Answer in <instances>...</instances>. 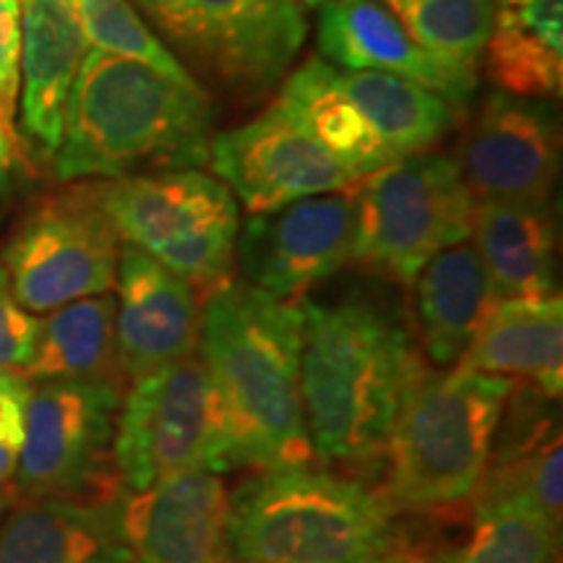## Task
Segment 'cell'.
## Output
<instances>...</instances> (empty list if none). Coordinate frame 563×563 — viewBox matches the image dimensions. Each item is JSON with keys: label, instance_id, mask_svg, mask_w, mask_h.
Listing matches in <instances>:
<instances>
[{"label": "cell", "instance_id": "1", "mask_svg": "<svg viewBox=\"0 0 563 563\" xmlns=\"http://www.w3.org/2000/svg\"><path fill=\"white\" fill-rule=\"evenodd\" d=\"M402 313L355 290L302 298L300 397L316 456L342 467L382 462L394 420L426 368Z\"/></svg>", "mask_w": 563, "mask_h": 563}, {"label": "cell", "instance_id": "2", "mask_svg": "<svg viewBox=\"0 0 563 563\" xmlns=\"http://www.w3.org/2000/svg\"><path fill=\"white\" fill-rule=\"evenodd\" d=\"M300 350L302 298L279 300L230 279L203 300L199 355L220 402L230 470L313 462Z\"/></svg>", "mask_w": 563, "mask_h": 563}, {"label": "cell", "instance_id": "3", "mask_svg": "<svg viewBox=\"0 0 563 563\" xmlns=\"http://www.w3.org/2000/svg\"><path fill=\"white\" fill-rule=\"evenodd\" d=\"M211 121L201 84H175L144 63L91 47L68 91L55 178L118 180L209 165Z\"/></svg>", "mask_w": 563, "mask_h": 563}, {"label": "cell", "instance_id": "4", "mask_svg": "<svg viewBox=\"0 0 563 563\" xmlns=\"http://www.w3.org/2000/svg\"><path fill=\"white\" fill-rule=\"evenodd\" d=\"M407 540L384 493L311 462L232 490V563H386Z\"/></svg>", "mask_w": 563, "mask_h": 563}, {"label": "cell", "instance_id": "5", "mask_svg": "<svg viewBox=\"0 0 563 563\" xmlns=\"http://www.w3.org/2000/svg\"><path fill=\"white\" fill-rule=\"evenodd\" d=\"M514 382L454 365L418 373L386 443L384 498L397 514L470 517Z\"/></svg>", "mask_w": 563, "mask_h": 563}, {"label": "cell", "instance_id": "6", "mask_svg": "<svg viewBox=\"0 0 563 563\" xmlns=\"http://www.w3.org/2000/svg\"><path fill=\"white\" fill-rule=\"evenodd\" d=\"M100 201L118 238L186 279L203 295L235 272L241 209L220 178L159 170L100 183Z\"/></svg>", "mask_w": 563, "mask_h": 563}, {"label": "cell", "instance_id": "7", "mask_svg": "<svg viewBox=\"0 0 563 563\" xmlns=\"http://www.w3.org/2000/svg\"><path fill=\"white\" fill-rule=\"evenodd\" d=\"M188 70L243 102L285 81L308 34L300 0H129Z\"/></svg>", "mask_w": 563, "mask_h": 563}, {"label": "cell", "instance_id": "8", "mask_svg": "<svg viewBox=\"0 0 563 563\" xmlns=\"http://www.w3.org/2000/svg\"><path fill=\"white\" fill-rule=\"evenodd\" d=\"M475 196L443 154H412L355 186L352 264L410 287L435 253L470 241Z\"/></svg>", "mask_w": 563, "mask_h": 563}, {"label": "cell", "instance_id": "9", "mask_svg": "<svg viewBox=\"0 0 563 563\" xmlns=\"http://www.w3.org/2000/svg\"><path fill=\"white\" fill-rule=\"evenodd\" d=\"M112 464L125 490L196 470L230 473L220 402L199 352L125 386Z\"/></svg>", "mask_w": 563, "mask_h": 563}, {"label": "cell", "instance_id": "10", "mask_svg": "<svg viewBox=\"0 0 563 563\" xmlns=\"http://www.w3.org/2000/svg\"><path fill=\"white\" fill-rule=\"evenodd\" d=\"M123 391L102 382L32 384L24 446L11 481L16 498L121 496L112 441Z\"/></svg>", "mask_w": 563, "mask_h": 563}, {"label": "cell", "instance_id": "11", "mask_svg": "<svg viewBox=\"0 0 563 563\" xmlns=\"http://www.w3.org/2000/svg\"><path fill=\"white\" fill-rule=\"evenodd\" d=\"M121 238L104 214L100 183H84L37 203L3 249L13 298L30 313L115 287Z\"/></svg>", "mask_w": 563, "mask_h": 563}, {"label": "cell", "instance_id": "12", "mask_svg": "<svg viewBox=\"0 0 563 563\" xmlns=\"http://www.w3.org/2000/svg\"><path fill=\"white\" fill-rule=\"evenodd\" d=\"M355 186L258 211L238 232L243 282L279 300H300L352 264Z\"/></svg>", "mask_w": 563, "mask_h": 563}, {"label": "cell", "instance_id": "13", "mask_svg": "<svg viewBox=\"0 0 563 563\" xmlns=\"http://www.w3.org/2000/svg\"><path fill=\"white\" fill-rule=\"evenodd\" d=\"M209 165L251 214L357 183L274 104L251 123L211 136Z\"/></svg>", "mask_w": 563, "mask_h": 563}, {"label": "cell", "instance_id": "14", "mask_svg": "<svg viewBox=\"0 0 563 563\" xmlns=\"http://www.w3.org/2000/svg\"><path fill=\"white\" fill-rule=\"evenodd\" d=\"M454 162L475 201L551 203L561 162L559 121L545 102L493 91Z\"/></svg>", "mask_w": 563, "mask_h": 563}, {"label": "cell", "instance_id": "15", "mask_svg": "<svg viewBox=\"0 0 563 563\" xmlns=\"http://www.w3.org/2000/svg\"><path fill=\"white\" fill-rule=\"evenodd\" d=\"M232 490L220 473H183L125 490L121 522L133 563H232Z\"/></svg>", "mask_w": 563, "mask_h": 563}, {"label": "cell", "instance_id": "16", "mask_svg": "<svg viewBox=\"0 0 563 563\" xmlns=\"http://www.w3.org/2000/svg\"><path fill=\"white\" fill-rule=\"evenodd\" d=\"M545 394L514 384L498 422L470 517L498 509H532L561 525V420Z\"/></svg>", "mask_w": 563, "mask_h": 563}, {"label": "cell", "instance_id": "17", "mask_svg": "<svg viewBox=\"0 0 563 563\" xmlns=\"http://www.w3.org/2000/svg\"><path fill=\"white\" fill-rule=\"evenodd\" d=\"M316 40L332 66L399 76L452 108H464L477 89V66L420 47L378 0H323Z\"/></svg>", "mask_w": 563, "mask_h": 563}, {"label": "cell", "instance_id": "18", "mask_svg": "<svg viewBox=\"0 0 563 563\" xmlns=\"http://www.w3.org/2000/svg\"><path fill=\"white\" fill-rule=\"evenodd\" d=\"M196 290L144 251L125 245L115 274V342L125 382L199 352Z\"/></svg>", "mask_w": 563, "mask_h": 563}, {"label": "cell", "instance_id": "19", "mask_svg": "<svg viewBox=\"0 0 563 563\" xmlns=\"http://www.w3.org/2000/svg\"><path fill=\"white\" fill-rule=\"evenodd\" d=\"M123 493L16 498L0 519V563H133L121 522Z\"/></svg>", "mask_w": 563, "mask_h": 563}, {"label": "cell", "instance_id": "20", "mask_svg": "<svg viewBox=\"0 0 563 563\" xmlns=\"http://www.w3.org/2000/svg\"><path fill=\"white\" fill-rule=\"evenodd\" d=\"M21 11V131L40 157H55L70 84L89 42L74 0H19Z\"/></svg>", "mask_w": 563, "mask_h": 563}, {"label": "cell", "instance_id": "21", "mask_svg": "<svg viewBox=\"0 0 563 563\" xmlns=\"http://www.w3.org/2000/svg\"><path fill=\"white\" fill-rule=\"evenodd\" d=\"M412 287L422 361L435 371L454 368L498 302L475 245L464 241L435 253Z\"/></svg>", "mask_w": 563, "mask_h": 563}, {"label": "cell", "instance_id": "22", "mask_svg": "<svg viewBox=\"0 0 563 563\" xmlns=\"http://www.w3.org/2000/svg\"><path fill=\"white\" fill-rule=\"evenodd\" d=\"M456 365L509 378L548 399H559L563 389L561 295L498 300Z\"/></svg>", "mask_w": 563, "mask_h": 563}, {"label": "cell", "instance_id": "23", "mask_svg": "<svg viewBox=\"0 0 563 563\" xmlns=\"http://www.w3.org/2000/svg\"><path fill=\"white\" fill-rule=\"evenodd\" d=\"M470 238L498 300L559 295L551 203L475 201Z\"/></svg>", "mask_w": 563, "mask_h": 563}, {"label": "cell", "instance_id": "24", "mask_svg": "<svg viewBox=\"0 0 563 563\" xmlns=\"http://www.w3.org/2000/svg\"><path fill=\"white\" fill-rule=\"evenodd\" d=\"M483 53L498 91L527 100H559L563 0H496Z\"/></svg>", "mask_w": 563, "mask_h": 563}, {"label": "cell", "instance_id": "25", "mask_svg": "<svg viewBox=\"0 0 563 563\" xmlns=\"http://www.w3.org/2000/svg\"><path fill=\"white\" fill-rule=\"evenodd\" d=\"M272 104L298 123L355 180L397 162L357 104L340 89L332 63L313 58L292 70L285 76V84H279Z\"/></svg>", "mask_w": 563, "mask_h": 563}, {"label": "cell", "instance_id": "26", "mask_svg": "<svg viewBox=\"0 0 563 563\" xmlns=\"http://www.w3.org/2000/svg\"><path fill=\"white\" fill-rule=\"evenodd\" d=\"M21 376L30 384L102 382L125 389L115 342V298L91 295L40 321V340Z\"/></svg>", "mask_w": 563, "mask_h": 563}, {"label": "cell", "instance_id": "27", "mask_svg": "<svg viewBox=\"0 0 563 563\" xmlns=\"http://www.w3.org/2000/svg\"><path fill=\"white\" fill-rule=\"evenodd\" d=\"M340 89L357 104L394 159L431 150L454 125V108L439 95L378 70H347L334 66Z\"/></svg>", "mask_w": 563, "mask_h": 563}, {"label": "cell", "instance_id": "28", "mask_svg": "<svg viewBox=\"0 0 563 563\" xmlns=\"http://www.w3.org/2000/svg\"><path fill=\"white\" fill-rule=\"evenodd\" d=\"M420 47L477 66L488 42L496 0H386Z\"/></svg>", "mask_w": 563, "mask_h": 563}, {"label": "cell", "instance_id": "29", "mask_svg": "<svg viewBox=\"0 0 563 563\" xmlns=\"http://www.w3.org/2000/svg\"><path fill=\"white\" fill-rule=\"evenodd\" d=\"M84 37L97 51L139 60L175 84L199 87L196 76L170 53L129 0H74Z\"/></svg>", "mask_w": 563, "mask_h": 563}, {"label": "cell", "instance_id": "30", "mask_svg": "<svg viewBox=\"0 0 563 563\" xmlns=\"http://www.w3.org/2000/svg\"><path fill=\"white\" fill-rule=\"evenodd\" d=\"M467 545L454 563H555L561 525L532 509H498L473 517Z\"/></svg>", "mask_w": 563, "mask_h": 563}, {"label": "cell", "instance_id": "31", "mask_svg": "<svg viewBox=\"0 0 563 563\" xmlns=\"http://www.w3.org/2000/svg\"><path fill=\"white\" fill-rule=\"evenodd\" d=\"M40 321L13 298L9 274L0 266V373H21L32 361Z\"/></svg>", "mask_w": 563, "mask_h": 563}, {"label": "cell", "instance_id": "32", "mask_svg": "<svg viewBox=\"0 0 563 563\" xmlns=\"http://www.w3.org/2000/svg\"><path fill=\"white\" fill-rule=\"evenodd\" d=\"M32 384L21 373H0V485H11L26 433Z\"/></svg>", "mask_w": 563, "mask_h": 563}, {"label": "cell", "instance_id": "33", "mask_svg": "<svg viewBox=\"0 0 563 563\" xmlns=\"http://www.w3.org/2000/svg\"><path fill=\"white\" fill-rule=\"evenodd\" d=\"M21 89V11L19 0H0V110L11 121Z\"/></svg>", "mask_w": 563, "mask_h": 563}, {"label": "cell", "instance_id": "34", "mask_svg": "<svg viewBox=\"0 0 563 563\" xmlns=\"http://www.w3.org/2000/svg\"><path fill=\"white\" fill-rule=\"evenodd\" d=\"M454 553L456 548H441V551H435V548H422V545H410L407 543L402 551L394 555L391 561L386 563H454Z\"/></svg>", "mask_w": 563, "mask_h": 563}, {"label": "cell", "instance_id": "35", "mask_svg": "<svg viewBox=\"0 0 563 563\" xmlns=\"http://www.w3.org/2000/svg\"><path fill=\"white\" fill-rule=\"evenodd\" d=\"M11 170V136H9V121H5L3 110H0V191H3L5 180H9Z\"/></svg>", "mask_w": 563, "mask_h": 563}, {"label": "cell", "instance_id": "36", "mask_svg": "<svg viewBox=\"0 0 563 563\" xmlns=\"http://www.w3.org/2000/svg\"><path fill=\"white\" fill-rule=\"evenodd\" d=\"M13 501H16V490H13V485H0V519L5 517V511L11 509Z\"/></svg>", "mask_w": 563, "mask_h": 563}, {"label": "cell", "instance_id": "37", "mask_svg": "<svg viewBox=\"0 0 563 563\" xmlns=\"http://www.w3.org/2000/svg\"><path fill=\"white\" fill-rule=\"evenodd\" d=\"M300 3H302V5H316V9H319L323 0H300Z\"/></svg>", "mask_w": 563, "mask_h": 563}]
</instances>
